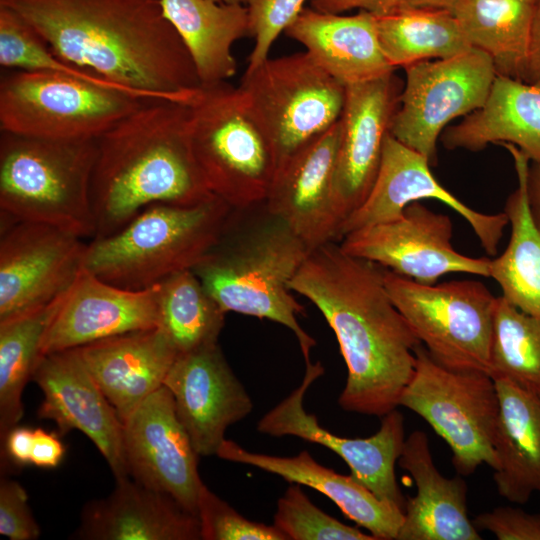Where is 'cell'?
<instances>
[{
	"label": "cell",
	"instance_id": "1",
	"mask_svg": "<svg viewBox=\"0 0 540 540\" xmlns=\"http://www.w3.org/2000/svg\"><path fill=\"white\" fill-rule=\"evenodd\" d=\"M384 270L329 242L310 251L290 282L336 336L347 367L340 407L381 418L398 408L421 345L388 294Z\"/></svg>",
	"mask_w": 540,
	"mask_h": 540
},
{
	"label": "cell",
	"instance_id": "2",
	"mask_svg": "<svg viewBox=\"0 0 540 540\" xmlns=\"http://www.w3.org/2000/svg\"><path fill=\"white\" fill-rule=\"evenodd\" d=\"M59 58L143 100L181 103L200 85L159 0H0Z\"/></svg>",
	"mask_w": 540,
	"mask_h": 540
},
{
	"label": "cell",
	"instance_id": "3",
	"mask_svg": "<svg viewBox=\"0 0 540 540\" xmlns=\"http://www.w3.org/2000/svg\"><path fill=\"white\" fill-rule=\"evenodd\" d=\"M214 196L195 160L183 103L146 100L97 138L93 238L116 233L153 204L191 206Z\"/></svg>",
	"mask_w": 540,
	"mask_h": 540
},
{
	"label": "cell",
	"instance_id": "4",
	"mask_svg": "<svg viewBox=\"0 0 540 540\" xmlns=\"http://www.w3.org/2000/svg\"><path fill=\"white\" fill-rule=\"evenodd\" d=\"M310 251L262 203L234 209L218 241L192 270L226 313L268 319L290 329L307 364L316 342L297 320L304 307L291 294L290 282Z\"/></svg>",
	"mask_w": 540,
	"mask_h": 540
},
{
	"label": "cell",
	"instance_id": "5",
	"mask_svg": "<svg viewBox=\"0 0 540 540\" xmlns=\"http://www.w3.org/2000/svg\"><path fill=\"white\" fill-rule=\"evenodd\" d=\"M233 208L214 196L185 206L153 204L116 233L87 243L82 268L128 290L193 269L221 236Z\"/></svg>",
	"mask_w": 540,
	"mask_h": 540
},
{
	"label": "cell",
	"instance_id": "6",
	"mask_svg": "<svg viewBox=\"0 0 540 540\" xmlns=\"http://www.w3.org/2000/svg\"><path fill=\"white\" fill-rule=\"evenodd\" d=\"M191 148L210 191L235 210L265 202L277 170L272 142L248 97L227 81L187 91Z\"/></svg>",
	"mask_w": 540,
	"mask_h": 540
},
{
	"label": "cell",
	"instance_id": "7",
	"mask_svg": "<svg viewBox=\"0 0 540 540\" xmlns=\"http://www.w3.org/2000/svg\"><path fill=\"white\" fill-rule=\"evenodd\" d=\"M96 155L97 138L48 139L1 131V213L92 239L90 182Z\"/></svg>",
	"mask_w": 540,
	"mask_h": 540
},
{
	"label": "cell",
	"instance_id": "8",
	"mask_svg": "<svg viewBox=\"0 0 540 540\" xmlns=\"http://www.w3.org/2000/svg\"><path fill=\"white\" fill-rule=\"evenodd\" d=\"M388 294L429 355L457 371L489 374L497 297L478 280L427 285L384 270Z\"/></svg>",
	"mask_w": 540,
	"mask_h": 540
},
{
	"label": "cell",
	"instance_id": "9",
	"mask_svg": "<svg viewBox=\"0 0 540 540\" xmlns=\"http://www.w3.org/2000/svg\"><path fill=\"white\" fill-rule=\"evenodd\" d=\"M144 101L67 74L15 70L0 81V129L48 139L98 138Z\"/></svg>",
	"mask_w": 540,
	"mask_h": 540
},
{
	"label": "cell",
	"instance_id": "10",
	"mask_svg": "<svg viewBox=\"0 0 540 540\" xmlns=\"http://www.w3.org/2000/svg\"><path fill=\"white\" fill-rule=\"evenodd\" d=\"M415 353V371L398 407L416 413L446 442L457 474L469 476L483 464L494 470L499 411L494 379L485 372L446 368L422 344Z\"/></svg>",
	"mask_w": 540,
	"mask_h": 540
},
{
	"label": "cell",
	"instance_id": "11",
	"mask_svg": "<svg viewBox=\"0 0 540 540\" xmlns=\"http://www.w3.org/2000/svg\"><path fill=\"white\" fill-rule=\"evenodd\" d=\"M239 87L272 142L278 166L335 124L345 101V86L306 51L246 69Z\"/></svg>",
	"mask_w": 540,
	"mask_h": 540
},
{
	"label": "cell",
	"instance_id": "12",
	"mask_svg": "<svg viewBox=\"0 0 540 540\" xmlns=\"http://www.w3.org/2000/svg\"><path fill=\"white\" fill-rule=\"evenodd\" d=\"M405 73L390 134L434 165L437 141L447 124L484 104L497 73L489 55L476 48L411 64Z\"/></svg>",
	"mask_w": 540,
	"mask_h": 540
},
{
	"label": "cell",
	"instance_id": "13",
	"mask_svg": "<svg viewBox=\"0 0 540 540\" xmlns=\"http://www.w3.org/2000/svg\"><path fill=\"white\" fill-rule=\"evenodd\" d=\"M60 228L1 213L0 322L66 293L82 270L87 244Z\"/></svg>",
	"mask_w": 540,
	"mask_h": 540
},
{
	"label": "cell",
	"instance_id": "14",
	"mask_svg": "<svg viewBox=\"0 0 540 540\" xmlns=\"http://www.w3.org/2000/svg\"><path fill=\"white\" fill-rule=\"evenodd\" d=\"M323 373L320 362L307 363L300 385L258 421L257 430L274 437L295 436L330 449L343 459L357 482L381 501L404 511L406 498L395 475L406 439L402 414L396 408L384 415L379 430L367 438L335 435L304 408L305 393Z\"/></svg>",
	"mask_w": 540,
	"mask_h": 540
},
{
	"label": "cell",
	"instance_id": "15",
	"mask_svg": "<svg viewBox=\"0 0 540 540\" xmlns=\"http://www.w3.org/2000/svg\"><path fill=\"white\" fill-rule=\"evenodd\" d=\"M452 234L448 215L416 201L393 220L346 234L339 245L351 256L427 285L436 284L449 273L490 277L491 259L456 251L451 243Z\"/></svg>",
	"mask_w": 540,
	"mask_h": 540
},
{
	"label": "cell",
	"instance_id": "16",
	"mask_svg": "<svg viewBox=\"0 0 540 540\" xmlns=\"http://www.w3.org/2000/svg\"><path fill=\"white\" fill-rule=\"evenodd\" d=\"M123 447L129 476L134 481L170 495L198 515L199 492L204 483L198 471L200 456L165 385L123 421Z\"/></svg>",
	"mask_w": 540,
	"mask_h": 540
},
{
	"label": "cell",
	"instance_id": "17",
	"mask_svg": "<svg viewBox=\"0 0 540 540\" xmlns=\"http://www.w3.org/2000/svg\"><path fill=\"white\" fill-rule=\"evenodd\" d=\"M400 93L394 72L345 86L334 171V201L340 229L364 202L375 182Z\"/></svg>",
	"mask_w": 540,
	"mask_h": 540
},
{
	"label": "cell",
	"instance_id": "18",
	"mask_svg": "<svg viewBox=\"0 0 540 540\" xmlns=\"http://www.w3.org/2000/svg\"><path fill=\"white\" fill-rule=\"evenodd\" d=\"M427 157L386 135L380 168L375 182L358 209L342 224L339 241L348 233L393 220L412 202L435 199L456 211L471 226L488 255H496L505 227V212H478L449 192L434 177Z\"/></svg>",
	"mask_w": 540,
	"mask_h": 540
},
{
	"label": "cell",
	"instance_id": "19",
	"mask_svg": "<svg viewBox=\"0 0 540 540\" xmlns=\"http://www.w3.org/2000/svg\"><path fill=\"white\" fill-rule=\"evenodd\" d=\"M164 385L200 457L217 456L227 428L253 410L218 343L179 353Z\"/></svg>",
	"mask_w": 540,
	"mask_h": 540
},
{
	"label": "cell",
	"instance_id": "20",
	"mask_svg": "<svg viewBox=\"0 0 540 540\" xmlns=\"http://www.w3.org/2000/svg\"><path fill=\"white\" fill-rule=\"evenodd\" d=\"M43 393L37 415L55 422L60 435L76 429L97 447L115 480L130 477L123 423L84 364L77 348L41 356L32 379Z\"/></svg>",
	"mask_w": 540,
	"mask_h": 540
},
{
	"label": "cell",
	"instance_id": "21",
	"mask_svg": "<svg viewBox=\"0 0 540 540\" xmlns=\"http://www.w3.org/2000/svg\"><path fill=\"white\" fill-rule=\"evenodd\" d=\"M339 136L338 120L280 164L264 202L310 250L339 241L334 201Z\"/></svg>",
	"mask_w": 540,
	"mask_h": 540
},
{
	"label": "cell",
	"instance_id": "22",
	"mask_svg": "<svg viewBox=\"0 0 540 540\" xmlns=\"http://www.w3.org/2000/svg\"><path fill=\"white\" fill-rule=\"evenodd\" d=\"M159 290L160 283L120 288L82 268L44 335L41 356L158 327Z\"/></svg>",
	"mask_w": 540,
	"mask_h": 540
},
{
	"label": "cell",
	"instance_id": "23",
	"mask_svg": "<svg viewBox=\"0 0 540 540\" xmlns=\"http://www.w3.org/2000/svg\"><path fill=\"white\" fill-rule=\"evenodd\" d=\"M75 539L200 540L198 515L170 495L147 488L131 477L116 479L105 498L86 503Z\"/></svg>",
	"mask_w": 540,
	"mask_h": 540
},
{
	"label": "cell",
	"instance_id": "24",
	"mask_svg": "<svg viewBox=\"0 0 540 540\" xmlns=\"http://www.w3.org/2000/svg\"><path fill=\"white\" fill-rule=\"evenodd\" d=\"M77 349L122 423L164 385L179 354L159 327L106 338Z\"/></svg>",
	"mask_w": 540,
	"mask_h": 540
},
{
	"label": "cell",
	"instance_id": "25",
	"mask_svg": "<svg viewBox=\"0 0 540 540\" xmlns=\"http://www.w3.org/2000/svg\"><path fill=\"white\" fill-rule=\"evenodd\" d=\"M398 464L413 478L416 494L406 499L396 540L481 539L468 517L463 476L448 478L439 472L424 431L408 435Z\"/></svg>",
	"mask_w": 540,
	"mask_h": 540
},
{
	"label": "cell",
	"instance_id": "26",
	"mask_svg": "<svg viewBox=\"0 0 540 540\" xmlns=\"http://www.w3.org/2000/svg\"><path fill=\"white\" fill-rule=\"evenodd\" d=\"M217 456L254 466L289 483L310 487L328 497L341 512L376 540L397 538L403 511L381 501L350 474L342 475L316 462L308 451L293 457L251 452L232 440H224Z\"/></svg>",
	"mask_w": 540,
	"mask_h": 540
},
{
	"label": "cell",
	"instance_id": "27",
	"mask_svg": "<svg viewBox=\"0 0 540 540\" xmlns=\"http://www.w3.org/2000/svg\"><path fill=\"white\" fill-rule=\"evenodd\" d=\"M284 33L344 86L394 71L380 48L376 17L366 11L344 16L303 8Z\"/></svg>",
	"mask_w": 540,
	"mask_h": 540
},
{
	"label": "cell",
	"instance_id": "28",
	"mask_svg": "<svg viewBox=\"0 0 540 540\" xmlns=\"http://www.w3.org/2000/svg\"><path fill=\"white\" fill-rule=\"evenodd\" d=\"M440 140L446 149L472 152L509 143L540 164V88L496 75L484 104L446 127Z\"/></svg>",
	"mask_w": 540,
	"mask_h": 540
},
{
	"label": "cell",
	"instance_id": "29",
	"mask_svg": "<svg viewBox=\"0 0 540 540\" xmlns=\"http://www.w3.org/2000/svg\"><path fill=\"white\" fill-rule=\"evenodd\" d=\"M494 381L499 411L493 480L502 498L523 505L540 494V396L505 379Z\"/></svg>",
	"mask_w": 540,
	"mask_h": 540
},
{
	"label": "cell",
	"instance_id": "30",
	"mask_svg": "<svg viewBox=\"0 0 540 540\" xmlns=\"http://www.w3.org/2000/svg\"><path fill=\"white\" fill-rule=\"evenodd\" d=\"M178 32L202 85L227 81L236 73L233 44L249 36L245 4L213 0H159Z\"/></svg>",
	"mask_w": 540,
	"mask_h": 540
},
{
	"label": "cell",
	"instance_id": "31",
	"mask_svg": "<svg viewBox=\"0 0 540 540\" xmlns=\"http://www.w3.org/2000/svg\"><path fill=\"white\" fill-rule=\"evenodd\" d=\"M511 154L518 186L506 200L504 212L511 235L504 252L490 261V277L502 290V297L519 310L540 318V229L527 193L528 157L516 146L501 144Z\"/></svg>",
	"mask_w": 540,
	"mask_h": 540
},
{
	"label": "cell",
	"instance_id": "32",
	"mask_svg": "<svg viewBox=\"0 0 540 540\" xmlns=\"http://www.w3.org/2000/svg\"><path fill=\"white\" fill-rule=\"evenodd\" d=\"M537 0H458L452 12L473 48L492 59L497 75L520 80Z\"/></svg>",
	"mask_w": 540,
	"mask_h": 540
},
{
	"label": "cell",
	"instance_id": "33",
	"mask_svg": "<svg viewBox=\"0 0 540 540\" xmlns=\"http://www.w3.org/2000/svg\"><path fill=\"white\" fill-rule=\"evenodd\" d=\"M375 17L381 51L394 69L454 57L473 48L449 10L397 9Z\"/></svg>",
	"mask_w": 540,
	"mask_h": 540
},
{
	"label": "cell",
	"instance_id": "34",
	"mask_svg": "<svg viewBox=\"0 0 540 540\" xmlns=\"http://www.w3.org/2000/svg\"><path fill=\"white\" fill-rule=\"evenodd\" d=\"M67 293V292H66ZM0 322V439L23 417L22 394L41 358L44 335L63 298Z\"/></svg>",
	"mask_w": 540,
	"mask_h": 540
},
{
	"label": "cell",
	"instance_id": "35",
	"mask_svg": "<svg viewBox=\"0 0 540 540\" xmlns=\"http://www.w3.org/2000/svg\"><path fill=\"white\" fill-rule=\"evenodd\" d=\"M158 309V327L178 353L218 343L226 312L192 269L160 282Z\"/></svg>",
	"mask_w": 540,
	"mask_h": 540
},
{
	"label": "cell",
	"instance_id": "36",
	"mask_svg": "<svg viewBox=\"0 0 540 540\" xmlns=\"http://www.w3.org/2000/svg\"><path fill=\"white\" fill-rule=\"evenodd\" d=\"M489 375L540 396V318L497 297Z\"/></svg>",
	"mask_w": 540,
	"mask_h": 540
},
{
	"label": "cell",
	"instance_id": "37",
	"mask_svg": "<svg viewBox=\"0 0 540 540\" xmlns=\"http://www.w3.org/2000/svg\"><path fill=\"white\" fill-rule=\"evenodd\" d=\"M0 64L2 67L15 70L67 74L136 97L125 88L59 58L28 22L14 10L2 5H0Z\"/></svg>",
	"mask_w": 540,
	"mask_h": 540
},
{
	"label": "cell",
	"instance_id": "38",
	"mask_svg": "<svg viewBox=\"0 0 540 540\" xmlns=\"http://www.w3.org/2000/svg\"><path fill=\"white\" fill-rule=\"evenodd\" d=\"M273 525L287 540H376L323 512L298 483H291L278 499Z\"/></svg>",
	"mask_w": 540,
	"mask_h": 540
},
{
	"label": "cell",
	"instance_id": "39",
	"mask_svg": "<svg viewBox=\"0 0 540 540\" xmlns=\"http://www.w3.org/2000/svg\"><path fill=\"white\" fill-rule=\"evenodd\" d=\"M197 514L202 540H287L275 525L243 517L204 483L199 492Z\"/></svg>",
	"mask_w": 540,
	"mask_h": 540
},
{
	"label": "cell",
	"instance_id": "40",
	"mask_svg": "<svg viewBox=\"0 0 540 540\" xmlns=\"http://www.w3.org/2000/svg\"><path fill=\"white\" fill-rule=\"evenodd\" d=\"M307 0H248L249 36L255 45L247 69H254L269 58L273 42L298 17Z\"/></svg>",
	"mask_w": 540,
	"mask_h": 540
},
{
	"label": "cell",
	"instance_id": "41",
	"mask_svg": "<svg viewBox=\"0 0 540 540\" xmlns=\"http://www.w3.org/2000/svg\"><path fill=\"white\" fill-rule=\"evenodd\" d=\"M0 534L11 540H35L40 536L26 490L7 477L0 480Z\"/></svg>",
	"mask_w": 540,
	"mask_h": 540
},
{
	"label": "cell",
	"instance_id": "42",
	"mask_svg": "<svg viewBox=\"0 0 540 540\" xmlns=\"http://www.w3.org/2000/svg\"><path fill=\"white\" fill-rule=\"evenodd\" d=\"M472 521L478 531H488L498 540H540V514L520 508L496 507Z\"/></svg>",
	"mask_w": 540,
	"mask_h": 540
},
{
	"label": "cell",
	"instance_id": "43",
	"mask_svg": "<svg viewBox=\"0 0 540 540\" xmlns=\"http://www.w3.org/2000/svg\"><path fill=\"white\" fill-rule=\"evenodd\" d=\"M34 429L16 425L1 440V459L17 468L30 465Z\"/></svg>",
	"mask_w": 540,
	"mask_h": 540
},
{
	"label": "cell",
	"instance_id": "44",
	"mask_svg": "<svg viewBox=\"0 0 540 540\" xmlns=\"http://www.w3.org/2000/svg\"><path fill=\"white\" fill-rule=\"evenodd\" d=\"M65 447L58 435L41 428L34 429L30 464L41 468H54L60 464Z\"/></svg>",
	"mask_w": 540,
	"mask_h": 540
},
{
	"label": "cell",
	"instance_id": "45",
	"mask_svg": "<svg viewBox=\"0 0 540 540\" xmlns=\"http://www.w3.org/2000/svg\"><path fill=\"white\" fill-rule=\"evenodd\" d=\"M310 4L314 10L332 14L359 9L374 16H383L394 12L399 0H310Z\"/></svg>",
	"mask_w": 540,
	"mask_h": 540
},
{
	"label": "cell",
	"instance_id": "46",
	"mask_svg": "<svg viewBox=\"0 0 540 540\" xmlns=\"http://www.w3.org/2000/svg\"><path fill=\"white\" fill-rule=\"evenodd\" d=\"M520 80L540 88V0H537L526 60Z\"/></svg>",
	"mask_w": 540,
	"mask_h": 540
},
{
	"label": "cell",
	"instance_id": "47",
	"mask_svg": "<svg viewBox=\"0 0 540 540\" xmlns=\"http://www.w3.org/2000/svg\"><path fill=\"white\" fill-rule=\"evenodd\" d=\"M527 193L533 219L540 229V164L529 165L527 173Z\"/></svg>",
	"mask_w": 540,
	"mask_h": 540
},
{
	"label": "cell",
	"instance_id": "48",
	"mask_svg": "<svg viewBox=\"0 0 540 540\" xmlns=\"http://www.w3.org/2000/svg\"><path fill=\"white\" fill-rule=\"evenodd\" d=\"M457 2L458 0H399L397 9H440L452 11Z\"/></svg>",
	"mask_w": 540,
	"mask_h": 540
},
{
	"label": "cell",
	"instance_id": "49",
	"mask_svg": "<svg viewBox=\"0 0 540 540\" xmlns=\"http://www.w3.org/2000/svg\"><path fill=\"white\" fill-rule=\"evenodd\" d=\"M220 3H238V4H247L248 0H213Z\"/></svg>",
	"mask_w": 540,
	"mask_h": 540
}]
</instances>
